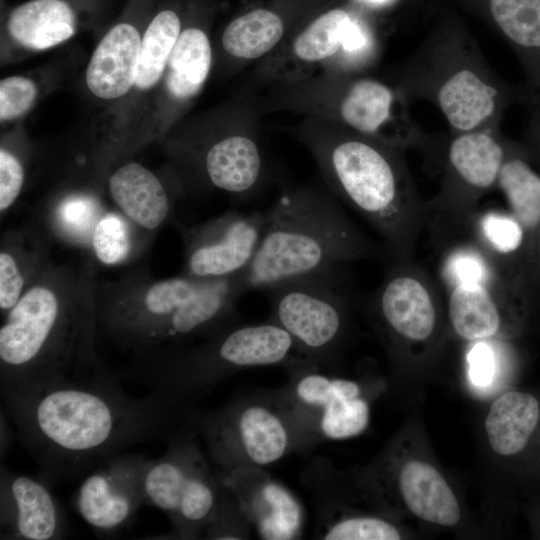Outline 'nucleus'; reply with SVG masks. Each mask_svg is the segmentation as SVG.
<instances>
[{"instance_id":"nucleus-1","label":"nucleus","mask_w":540,"mask_h":540,"mask_svg":"<svg viewBox=\"0 0 540 540\" xmlns=\"http://www.w3.org/2000/svg\"><path fill=\"white\" fill-rule=\"evenodd\" d=\"M0 394L20 442L48 482L86 476L137 443L168 440L190 411L153 393L129 395L109 369L81 380L0 388Z\"/></svg>"},{"instance_id":"nucleus-2","label":"nucleus","mask_w":540,"mask_h":540,"mask_svg":"<svg viewBox=\"0 0 540 540\" xmlns=\"http://www.w3.org/2000/svg\"><path fill=\"white\" fill-rule=\"evenodd\" d=\"M4 315L0 388L81 380L108 369L96 354L90 270L48 261Z\"/></svg>"},{"instance_id":"nucleus-3","label":"nucleus","mask_w":540,"mask_h":540,"mask_svg":"<svg viewBox=\"0 0 540 540\" xmlns=\"http://www.w3.org/2000/svg\"><path fill=\"white\" fill-rule=\"evenodd\" d=\"M242 277L243 272L218 279L183 273L95 286L98 336L141 358L176 349L190 337L213 336L226 328L245 293Z\"/></svg>"},{"instance_id":"nucleus-4","label":"nucleus","mask_w":540,"mask_h":540,"mask_svg":"<svg viewBox=\"0 0 540 540\" xmlns=\"http://www.w3.org/2000/svg\"><path fill=\"white\" fill-rule=\"evenodd\" d=\"M398 80L407 100L434 104L452 133L500 129L507 108L528 97L525 88L498 75L478 43L454 23L431 31L400 68Z\"/></svg>"},{"instance_id":"nucleus-5","label":"nucleus","mask_w":540,"mask_h":540,"mask_svg":"<svg viewBox=\"0 0 540 540\" xmlns=\"http://www.w3.org/2000/svg\"><path fill=\"white\" fill-rule=\"evenodd\" d=\"M375 253L374 244L333 200L295 191L265 212L259 248L243 272L244 289L267 291Z\"/></svg>"},{"instance_id":"nucleus-6","label":"nucleus","mask_w":540,"mask_h":540,"mask_svg":"<svg viewBox=\"0 0 540 540\" xmlns=\"http://www.w3.org/2000/svg\"><path fill=\"white\" fill-rule=\"evenodd\" d=\"M340 138L322 153L339 196L382 237L394 261L413 260L426 227V201L400 147L373 137Z\"/></svg>"},{"instance_id":"nucleus-7","label":"nucleus","mask_w":540,"mask_h":540,"mask_svg":"<svg viewBox=\"0 0 540 540\" xmlns=\"http://www.w3.org/2000/svg\"><path fill=\"white\" fill-rule=\"evenodd\" d=\"M301 354L291 335L273 321L225 328L201 346L144 357L136 376L150 393L186 405L188 397L232 370L296 363Z\"/></svg>"},{"instance_id":"nucleus-8","label":"nucleus","mask_w":540,"mask_h":540,"mask_svg":"<svg viewBox=\"0 0 540 540\" xmlns=\"http://www.w3.org/2000/svg\"><path fill=\"white\" fill-rule=\"evenodd\" d=\"M500 129L450 133L441 137L443 172L438 193L426 201V227L450 245L468 231L480 199L497 187L507 152Z\"/></svg>"},{"instance_id":"nucleus-9","label":"nucleus","mask_w":540,"mask_h":540,"mask_svg":"<svg viewBox=\"0 0 540 540\" xmlns=\"http://www.w3.org/2000/svg\"><path fill=\"white\" fill-rule=\"evenodd\" d=\"M188 423L168 440L158 459L148 460L144 475L145 505L169 518L177 538H197L214 518L225 487L210 471Z\"/></svg>"},{"instance_id":"nucleus-10","label":"nucleus","mask_w":540,"mask_h":540,"mask_svg":"<svg viewBox=\"0 0 540 540\" xmlns=\"http://www.w3.org/2000/svg\"><path fill=\"white\" fill-rule=\"evenodd\" d=\"M267 292L271 321L291 335L302 355L316 361L335 349L353 296L345 266L290 280Z\"/></svg>"},{"instance_id":"nucleus-11","label":"nucleus","mask_w":540,"mask_h":540,"mask_svg":"<svg viewBox=\"0 0 540 540\" xmlns=\"http://www.w3.org/2000/svg\"><path fill=\"white\" fill-rule=\"evenodd\" d=\"M188 424L203 435L222 472L275 463L290 443L284 420L263 404H238L208 413L190 410Z\"/></svg>"},{"instance_id":"nucleus-12","label":"nucleus","mask_w":540,"mask_h":540,"mask_svg":"<svg viewBox=\"0 0 540 540\" xmlns=\"http://www.w3.org/2000/svg\"><path fill=\"white\" fill-rule=\"evenodd\" d=\"M437 285L410 261H394L369 299V306L385 337L396 346L429 342L441 315Z\"/></svg>"},{"instance_id":"nucleus-13","label":"nucleus","mask_w":540,"mask_h":540,"mask_svg":"<svg viewBox=\"0 0 540 540\" xmlns=\"http://www.w3.org/2000/svg\"><path fill=\"white\" fill-rule=\"evenodd\" d=\"M445 290L449 323L467 342L518 333L529 319L526 287L507 277L453 284Z\"/></svg>"},{"instance_id":"nucleus-14","label":"nucleus","mask_w":540,"mask_h":540,"mask_svg":"<svg viewBox=\"0 0 540 540\" xmlns=\"http://www.w3.org/2000/svg\"><path fill=\"white\" fill-rule=\"evenodd\" d=\"M265 212H228L183 229V273L218 279L247 270L259 248Z\"/></svg>"},{"instance_id":"nucleus-15","label":"nucleus","mask_w":540,"mask_h":540,"mask_svg":"<svg viewBox=\"0 0 540 540\" xmlns=\"http://www.w3.org/2000/svg\"><path fill=\"white\" fill-rule=\"evenodd\" d=\"M148 460L141 455L120 453L86 475L76 492L75 508L93 530L114 534L132 522L145 505Z\"/></svg>"},{"instance_id":"nucleus-16","label":"nucleus","mask_w":540,"mask_h":540,"mask_svg":"<svg viewBox=\"0 0 540 540\" xmlns=\"http://www.w3.org/2000/svg\"><path fill=\"white\" fill-rule=\"evenodd\" d=\"M240 514L262 539L290 540L301 534L303 510L297 498L258 466L240 465L219 474Z\"/></svg>"},{"instance_id":"nucleus-17","label":"nucleus","mask_w":540,"mask_h":540,"mask_svg":"<svg viewBox=\"0 0 540 540\" xmlns=\"http://www.w3.org/2000/svg\"><path fill=\"white\" fill-rule=\"evenodd\" d=\"M0 527L1 539L56 540L64 537L67 521L43 480L16 474L1 464Z\"/></svg>"},{"instance_id":"nucleus-18","label":"nucleus","mask_w":540,"mask_h":540,"mask_svg":"<svg viewBox=\"0 0 540 540\" xmlns=\"http://www.w3.org/2000/svg\"><path fill=\"white\" fill-rule=\"evenodd\" d=\"M296 382V399L313 412H318V426L324 437L348 439L367 428L369 405L355 381L309 370L302 372Z\"/></svg>"},{"instance_id":"nucleus-19","label":"nucleus","mask_w":540,"mask_h":540,"mask_svg":"<svg viewBox=\"0 0 540 540\" xmlns=\"http://www.w3.org/2000/svg\"><path fill=\"white\" fill-rule=\"evenodd\" d=\"M472 240L507 277L529 290L535 260L529 236L509 210L477 211L468 228Z\"/></svg>"},{"instance_id":"nucleus-20","label":"nucleus","mask_w":540,"mask_h":540,"mask_svg":"<svg viewBox=\"0 0 540 540\" xmlns=\"http://www.w3.org/2000/svg\"><path fill=\"white\" fill-rule=\"evenodd\" d=\"M141 40L127 23L114 26L96 47L86 71L90 91L102 99H115L135 85Z\"/></svg>"},{"instance_id":"nucleus-21","label":"nucleus","mask_w":540,"mask_h":540,"mask_svg":"<svg viewBox=\"0 0 540 540\" xmlns=\"http://www.w3.org/2000/svg\"><path fill=\"white\" fill-rule=\"evenodd\" d=\"M497 188L502 192L508 210L529 236L535 260L531 288L540 282V171L531 162L522 143L507 140Z\"/></svg>"},{"instance_id":"nucleus-22","label":"nucleus","mask_w":540,"mask_h":540,"mask_svg":"<svg viewBox=\"0 0 540 540\" xmlns=\"http://www.w3.org/2000/svg\"><path fill=\"white\" fill-rule=\"evenodd\" d=\"M109 192L126 218L143 229H157L170 213L160 180L139 163L118 168L108 180Z\"/></svg>"},{"instance_id":"nucleus-23","label":"nucleus","mask_w":540,"mask_h":540,"mask_svg":"<svg viewBox=\"0 0 540 540\" xmlns=\"http://www.w3.org/2000/svg\"><path fill=\"white\" fill-rule=\"evenodd\" d=\"M398 484L407 508L420 519L441 526H455L461 510L450 486L432 465L408 460L400 468Z\"/></svg>"},{"instance_id":"nucleus-24","label":"nucleus","mask_w":540,"mask_h":540,"mask_svg":"<svg viewBox=\"0 0 540 540\" xmlns=\"http://www.w3.org/2000/svg\"><path fill=\"white\" fill-rule=\"evenodd\" d=\"M540 419V405L527 392L510 391L498 397L485 419L492 449L501 456L520 453L528 444Z\"/></svg>"},{"instance_id":"nucleus-25","label":"nucleus","mask_w":540,"mask_h":540,"mask_svg":"<svg viewBox=\"0 0 540 540\" xmlns=\"http://www.w3.org/2000/svg\"><path fill=\"white\" fill-rule=\"evenodd\" d=\"M204 167L216 188L240 195L251 191L258 183L262 158L251 138L232 135L217 141L207 150Z\"/></svg>"},{"instance_id":"nucleus-26","label":"nucleus","mask_w":540,"mask_h":540,"mask_svg":"<svg viewBox=\"0 0 540 540\" xmlns=\"http://www.w3.org/2000/svg\"><path fill=\"white\" fill-rule=\"evenodd\" d=\"M8 30L19 44L44 50L74 34L75 15L63 0H31L11 12Z\"/></svg>"},{"instance_id":"nucleus-27","label":"nucleus","mask_w":540,"mask_h":540,"mask_svg":"<svg viewBox=\"0 0 540 540\" xmlns=\"http://www.w3.org/2000/svg\"><path fill=\"white\" fill-rule=\"evenodd\" d=\"M212 60L210 42L200 29L182 31L168 60L167 88L172 96L188 99L204 84Z\"/></svg>"},{"instance_id":"nucleus-28","label":"nucleus","mask_w":540,"mask_h":540,"mask_svg":"<svg viewBox=\"0 0 540 540\" xmlns=\"http://www.w3.org/2000/svg\"><path fill=\"white\" fill-rule=\"evenodd\" d=\"M28 242V241H27ZM23 236L11 233L0 251V309L6 314L21 298L36 275L47 264L44 247H26Z\"/></svg>"},{"instance_id":"nucleus-29","label":"nucleus","mask_w":540,"mask_h":540,"mask_svg":"<svg viewBox=\"0 0 540 540\" xmlns=\"http://www.w3.org/2000/svg\"><path fill=\"white\" fill-rule=\"evenodd\" d=\"M283 32V22L277 14L266 9H255L227 26L222 35V44L234 57L255 59L276 46Z\"/></svg>"},{"instance_id":"nucleus-30","label":"nucleus","mask_w":540,"mask_h":540,"mask_svg":"<svg viewBox=\"0 0 540 540\" xmlns=\"http://www.w3.org/2000/svg\"><path fill=\"white\" fill-rule=\"evenodd\" d=\"M180 20L171 10L159 12L148 25L141 41L135 85L153 87L161 78L180 35Z\"/></svg>"},{"instance_id":"nucleus-31","label":"nucleus","mask_w":540,"mask_h":540,"mask_svg":"<svg viewBox=\"0 0 540 540\" xmlns=\"http://www.w3.org/2000/svg\"><path fill=\"white\" fill-rule=\"evenodd\" d=\"M351 17L347 11L337 8L316 18L294 41L296 56L306 62H317L336 54L342 48Z\"/></svg>"},{"instance_id":"nucleus-32","label":"nucleus","mask_w":540,"mask_h":540,"mask_svg":"<svg viewBox=\"0 0 540 540\" xmlns=\"http://www.w3.org/2000/svg\"><path fill=\"white\" fill-rule=\"evenodd\" d=\"M102 215L93 197L72 195L61 200L51 212V224L61 238L86 246L91 244L93 229Z\"/></svg>"},{"instance_id":"nucleus-33","label":"nucleus","mask_w":540,"mask_h":540,"mask_svg":"<svg viewBox=\"0 0 540 540\" xmlns=\"http://www.w3.org/2000/svg\"><path fill=\"white\" fill-rule=\"evenodd\" d=\"M91 247L102 264L124 262L132 252V233L127 219L116 213L103 214L93 229Z\"/></svg>"},{"instance_id":"nucleus-34","label":"nucleus","mask_w":540,"mask_h":540,"mask_svg":"<svg viewBox=\"0 0 540 540\" xmlns=\"http://www.w3.org/2000/svg\"><path fill=\"white\" fill-rule=\"evenodd\" d=\"M326 540H398L397 528L386 520L372 516L341 518L325 525L321 532Z\"/></svg>"},{"instance_id":"nucleus-35","label":"nucleus","mask_w":540,"mask_h":540,"mask_svg":"<svg viewBox=\"0 0 540 540\" xmlns=\"http://www.w3.org/2000/svg\"><path fill=\"white\" fill-rule=\"evenodd\" d=\"M34 83L21 76L7 77L0 82V118L11 120L26 113L36 98Z\"/></svg>"},{"instance_id":"nucleus-36","label":"nucleus","mask_w":540,"mask_h":540,"mask_svg":"<svg viewBox=\"0 0 540 540\" xmlns=\"http://www.w3.org/2000/svg\"><path fill=\"white\" fill-rule=\"evenodd\" d=\"M498 339H488L472 342L467 362L471 380L477 385L489 384L495 374L501 348Z\"/></svg>"},{"instance_id":"nucleus-37","label":"nucleus","mask_w":540,"mask_h":540,"mask_svg":"<svg viewBox=\"0 0 540 540\" xmlns=\"http://www.w3.org/2000/svg\"><path fill=\"white\" fill-rule=\"evenodd\" d=\"M24 181L20 161L4 148L0 150V210L4 213L18 198Z\"/></svg>"},{"instance_id":"nucleus-38","label":"nucleus","mask_w":540,"mask_h":540,"mask_svg":"<svg viewBox=\"0 0 540 540\" xmlns=\"http://www.w3.org/2000/svg\"><path fill=\"white\" fill-rule=\"evenodd\" d=\"M530 114L525 132V147L533 165L540 171V88L528 93Z\"/></svg>"},{"instance_id":"nucleus-39","label":"nucleus","mask_w":540,"mask_h":540,"mask_svg":"<svg viewBox=\"0 0 540 540\" xmlns=\"http://www.w3.org/2000/svg\"><path fill=\"white\" fill-rule=\"evenodd\" d=\"M529 315L540 313V282L528 292Z\"/></svg>"},{"instance_id":"nucleus-40","label":"nucleus","mask_w":540,"mask_h":540,"mask_svg":"<svg viewBox=\"0 0 540 540\" xmlns=\"http://www.w3.org/2000/svg\"><path fill=\"white\" fill-rule=\"evenodd\" d=\"M364 1H367V2L373 3V4L381 5V4H385V3L389 2L390 0H364Z\"/></svg>"}]
</instances>
